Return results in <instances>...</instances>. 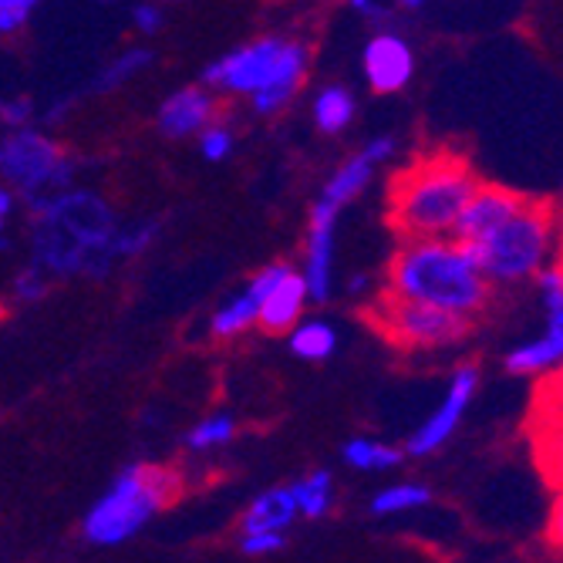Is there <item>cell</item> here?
<instances>
[{
    "label": "cell",
    "instance_id": "6da1fadb",
    "mask_svg": "<svg viewBox=\"0 0 563 563\" xmlns=\"http://www.w3.org/2000/svg\"><path fill=\"white\" fill-rule=\"evenodd\" d=\"M385 294L463 318L483 314L493 300V287L479 274L470 246L455 236L401 240L385 271Z\"/></svg>",
    "mask_w": 563,
    "mask_h": 563
},
{
    "label": "cell",
    "instance_id": "7a4b0ae2",
    "mask_svg": "<svg viewBox=\"0 0 563 563\" xmlns=\"http://www.w3.org/2000/svg\"><path fill=\"white\" fill-rule=\"evenodd\" d=\"M483 179L459 152H426L388 183V223L401 240L452 236L455 220Z\"/></svg>",
    "mask_w": 563,
    "mask_h": 563
},
{
    "label": "cell",
    "instance_id": "3957f363",
    "mask_svg": "<svg viewBox=\"0 0 563 563\" xmlns=\"http://www.w3.org/2000/svg\"><path fill=\"white\" fill-rule=\"evenodd\" d=\"M183 493V476L163 463H129L81 517L91 547H122L139 537Z\"/></svg>",
    "mask_w": 563,
    "mask_h": 563
},
{
    "label": "cell",
    "instance_id": "277c9868",
    "mask_svg": "<svg viewBox=\"0 0 563 563\" xmlns=\"http://www.w3.org/2000/svg\"><path fill=\"white\" fill-rule=\"evenodd\" d=\"M556 236V210L547 199L527 196V202L514 217H506L499 227L466 246L489 287H517L533 280L553 261Z\"/></svg>",
    "mask_w": 563,
    "mask_h": 563
},
{
    "label": "cell",
    "instance_id": "5b68a950",
    "mask_svg": "<svg viewBox=\"0 0 563 563\" xmlns=\"http://www.w3.org/2000/svg\"><path fill=\"white\" fill-rule=\"evenodd\" d=\"M81 163L44 125L0 129V183L11 186L24 210L78 183Z\"/></svg>",
    "mask_w": 563,
    "mask_h": 563
},
{
    "label": "cell",
    "instance_id": "8992f818",
    "mask_svg": "<svg viewBox=\"0 0 563 563\" xmlns=\"http://www.w3.org/2000/svg\"><path fill=\"white\" fill-rule=\"evenodd\" d=\"M372 324L398 347L405 351H435V347H452L459 341H466L473 331V318L449 314L429 303L401 300L391 294L375 297L368 307Z\"/></svg>",
    "mask_w": 563,
    "mask_h": 563
},
{
    "label": "cell",
    "instance_id": "52a82bcc",
    "mask_svg": "<svg viewBox=\"0 0 563 563\" xmlns=\"http://www.w3.org/2000/svg\"><path fill=\"white\" fill-rule=\"evenodd\" d=\"M37 210L47 213L68 236H75L88 253H95V257L109 271L119 267L115 257H112V236H115L122 220H119V213L112 207V199H106L91 186L75 183V186L55 192L51 199H44ZM27 213H34V210H27Z\"/></svg>",
    "mask_w": 563,
    "mask_h": 563
},
{
    "label": "cell",
    "instance_id": "ba28073f",
    "mask_svg": "<svg viewBox=\"0 0 563 563\" xmlns=\"http://www.w3.org/2000/svg\"><path fill=\"white\" fill-rule=\"evenodd\" d=\"M395 148H398L395 135H375V139H368L362 148H357L354 156H347V159L334 169V176L324 183V189L318 192V199H314V207H311V217H307V223H311V227H334V230H338L341 213L372 186L378 166L388 163V159L395 156Z\"/></svg>",
    "mask_w": 563,
    "mask_h": 563
},
{
    "label": "cell",
    "instance_id": "9c48e42d",
    "mask_svg": "<svg viewBox=\"0 0 563 563\" xmlns=\"http://www.w3.org/2000/svg\"><path fill=\"white\" fill-rule=\"evenodd\" d=\"M287 37L280 34H264V37H253L236 44L227 55H220L213 65L202 68V85L213 88L217 95H230V98H250L253 91H261L264 81L271 78L277 58H280V47Z\"/></svg>",
    "mask_w": 563,
    "mask_h": 563
},
{
    "label": "cell",
    "instance_id": "30bf717a",
    "mask_svg": "<svg viewBox=\"0 0 563 563\" xmlns=\"http://www.w3.org/2000/svg\"><path fill=\"white\" fill-rule=\"evenodd\" d=\"M476 391H479V368L476 365H459L452 372V378H449L445 395L439 398V405L426 416V422L412 432V439H408L405 455L422 459V455L439 452L455 435V429L463 426V419L470 412Z\"/></svg>",
    "mask_w": 563,
    "mask_h": 563
},
{
    "label": "cell",
    "instance_id": "8fae6325",
    "mask_svg": "<svg viewBox=\"0 0 563 563\" xmlns=\"http://www.w3.org/2000/svg\"><path fill=\"white\" fill-rule=\"evenodd\" d=\"M362 71L375 95L405 91L408 81L416 78V51L401 34L378 31L368 37V44L362 51Z\"/></svg>",
    "mask_w": 563,
    "mask_h": 563
},
{
    "label": "cell",
    "instance_id": "7c38bea8",
    "mask_svg": "<svg viewBox=\"0 0 563 563\" xmlns=\"http://www.w3.org/2000/svg\"><path fill=\"white\" fill-rule=\"evenodd\" d=\"M217 119H220V95L202 81L176 88L173 95L163 98V106L156 109V129H159V135H166L173 142L199 135Z\"/></svg>",
    "mask_w": 563,
    "mask_h": 563
},
{
    "label": "cell",
    "instance_id": "4fadbf2b",
    "mask_svg": "<svg viewBox=\"0 0 563 563\" xmlns=\"http://www.w3.org/2000/svg\"><path fill=\"white\" fill-rule=\"evenodd\" d=\"M267 271H271V277H267V290L261 297L257 328L264 334H287L303 318V307L311 303V297H307V284L294 264L277 261V264H267Z\"/></svg>",
    "mask_w": 563,
    "mask_h": 563
},
{
    "label": "cell",
    "instance_id": "5bb4252c",
    "mask_svg": "<svg viewBox=\"0 0 563 563\" xmlns=\"http://www.w3.org/2000/svg\"><path fill=\"white\" fill-rule=\"evenodd\" d=\"M311 75V44L307 41H297V37H287L284 47H280V58L271 71V78L264 81L261 91L250 95V106L257 115L271 119V115H280L290 101L297 98L300 85Z\"/></svg>",
    "mask_w": 563,
    "mask_h": 563
},
{
    "label": "cell",
    "instance_id": "9a60e30c",
    "mask_svg": "<svg viewBox=\"0 0 563 563\" xmlns=\"http://www.w3.org/2000/svg\"><path fill=\"white\" fill-rule=\"evenodd\" d=\"M537 466L550 486H563V382H550L530 422Z\"/></svg>",
    "mask_w": 563,
    "mask_h": 563
},
{
    "label": "cell",
    "instance_id": "2e32d148",
    "mask_svg": "<svg viewBox=\"0 0 563 563\" xmlns=\"http://www.w3.org/2000/svg\"><path fill=\"white\" fill-rule=\"evenodd\" d=\"M523 202H527V196L517 192V189L496 186V183H479L476 192L470 196V202L463 207V213H459L452 236L463 240V243H473L483 233H489L493 227H499L506 217H514Z\"/></svg>",
    "mask_w": 563,
    "mask_h": 563
},
{
    "label": "cell",
    "instance_id": "e0dca14e",
    "mask_svg": "<svg viewBox=\"0 0 563 563\" xmlns=\"http://www.w3.org/2000/svg\"><path fill=\"white\" fill-rule=\"evenodd\" d=\"M506 372L517 378L553 375L563 368V307L547 314V324L537 338L506 351Z\"/></svg>",
    "mask_w": 563,
    "mask_h": 563
},
{
    "label": "cell",
    "instance_id": "ac0fdd59",
    "mask_svg": "<svg viewBox=\"0 0 563 563\" xmlns=\"http://www.w3.org/2000/svg\"><path fill=\"white\" fill-rule=\"evenodd\" d=\"M267 277L271 271H257L253 274V280L236 290L227 303H220L213 318H210V334L217 341H233V338H243L246 331L257 328V314H261V297L267 290Z\"/></svg>",
    "mask_w": 563,
    "mask_h": 563
},
{
    "label": "cell",
    "instance_id": "d6986e66",
    "mask_svg": "<svg viewBox=\"0 0 563 563\" xmlns=\"http://www.w3.org/2000/svg\"><path fill=\"white\" fill-rule=\"evenodd\" d=\"M297 503L290 486H274L267 493H261L246 506L243 514V533H287L297 523Z\"/></svg>",
    "mask_w": 563,
    "mask_h": 563
},
{
    "label": "cell",
    "instance_id": "ffe728a7",
    "mask_svg": "<svg viewBox=\"0 0 563 563\" xmlns=\"http://www.w3.org/2000/svg\"><path fill=\"white\" fill-rule=\"evenodd\" d=\"M338 344H341V334L324 318H307V321L300 318L287 331V347L300 362H328V357H334Z\"/></svg>",
    "mask_w": 563,
    "mask_h": 563
},
{
    "label": "cell",
    "instance_id": "44dd1931",
    "mask_svg": "<svg viewBox=\"0 0 563 563\" xmlns=\"http://www.w3.org/2000/svg\"><path fill=\"white\" fill-rule=\"evenodd\" d=\"M341 459L357 473H388L405 463V449L372 435H354L341 445Z\"/></svg>",
    "mask_w": 563,
    "mask_h": 563
},
{
    "label": "cell",
    "instance_id": "7402d4cb",
    "mask_svg": "<svg viewBox=\"0 0 563 563\" xmlns=\"http://www.w3.org/2000/svg\"><path fill=\"white\" fill-rule=\"evenodd\" d=\"M152 62H156V51H152V47H142V44L125 47L122 55H115L106 68H101V71L91 78V85L85 88V95H109V91H119L122 85L135 81L145 68H152Z\"/></svg>",
    "mask_w": 563,
    "mask_h": 563
},
{
    "label": "cell",
    "instance_id": "603a6c76",
    "mask_svg": "<svg viewBox=\"0 0 563 563\" xmlns=\"http://www.w3.org/2000/svg\"><path fill=\"white\" fill-rule=\"evenodd\" d=\"M357 101L344 85H324L311 101V119L324 135H341L351 129Z\"/></svg>",
    "mask_w": 563,
    "mask_h": 563
},
{
    "label": "cell",
    "instance_id": "cb8c5ba5",
    "mask_svg": "<svg viewBox=\"0 0 563 563\" xmlns=\"http://www.w3.org/2000/svg\"><path fill=\"white\" fill-rule=\"evenodd\" d=\"M294 503H297V514L307 520H321L334 509V476L331 470H314L300 476L297 483H290Z\"/></svg>",
    "mask_w": 563,
    "mask_h": 563
},
{
    "label": "cell",
    "instance_id": "d4e9b609",
    "mask_svg": "<svg viewBox=\"0 0 563 563\" xmlns=\"http://www.w3.org/2000/svg\"><path fill=\"white\" fill-rule=\"evenodd\" d=\"M432 503V489L426 483H391L382 493L372 496V517H405V514H419Z\"/></svg>",
    "mask_w": 563,
    "mask_h": 563
},
{
    "label": "cell",
    "instance_id": "484cf974",
    "mask_svg": "<svg viewBox=\"0 0 563 563\" xmlns=\"http://www.w3.org/2000/svg\"><path fill=\"white\" fill-rule=\"evenodd\" d=\"M159 233H163V220H156V217H142V220L119 223V230L112 236V257H115V264L139 261L142 253H148L152 243L159 240Z\"/></svg>",
    "mask_w": 563,
    "mask_h": 563
},
{
    "label": "cell",
    "instance_id": "4316f807",
    "mask_svg": "<svg viewBox=\"0 0 563 563\" xmlns=\"http://www.w3.org/2000/svg\"><path fill=\"white\" fill-rule=\"evenodd\" d=\"M236 435V419L230 412H213L207 419H199L186 435H183V445L189 452H213L220 445H230Z\"/></svg>",
    "mask_w": 563,
    "mask_h": 563
},
{
    "label": "cell",
    "instance_id": "83f0119b",
    "mask_svg": "<svg viewBox=\"0 0 563 563\" xmlns=\"http://www.w3.org/2000/svg\"><path fill=\"white\" fill-rule=\"evenodd\" d=\"M196 145H199V156L207 163H227L236 148V129L227 119H217L196 135Z\"/></svg>",
    "mask_w": 563,
    "mask_h": 563
},
{
    "label": "cell",
    "instance_id": "f1b7e54d",
    "mask_svg": "<svg viewBox=\"0 0 563 563\" xmlns=\"http://www.w3.org/2000/svg\"><path fill=\"white\" fill-rule=\"evenodd\" d=\"M47 290H51V277L41 267H34V264L21 267L14 274V280H11V294L21 303H37L41 297H47Z\"/></svg>",
    "mask_w": 563,
    "mask_h": 563
},
{
    "label": "cell",
    "instance_id": "f546056e",
    "mask_svg": "<svg viewBox=\"0 0 563 563\" xmlns=\"http://www.w3.org/2000/svg\"><path fill=\"white\" fill-rule=\"evenodd\" d=\"M41 4H47V0H0V37L24 31Z\"/></svg>",
    "mask_w": 563,
    "mask_h": 563
},
{
    "label": "cell",
    "instance_id": "4dcf8cb0",
    "mask_svg": "<svg viewBox=\"0 0 563 563\" xmlns=\"http://www.w3.org/2000/svg\"><path fill=\"white\" fill-rule=\"evenodd\" d=\"M537 294H540V303H543V311H556V307H563V261H550L537 277Z\"/></svg>",
    "mask_w": 563,
    "mask_h": 563
},
{
    "label": "cell",
    "instance_id": "1f68e13d",
    "mask_svg": "<svg viewBox=\"0 0 563 563\" xmlns=\"http://www.w3.org/2000/svg\"><path fill=\"white\" fill-rule=\"evenodd\" d=\"M37 122V106L31 98H0V129H21Z\"/></svg>",
    "mask_w": 563,
    "mask_h": 563
},
{
    "label": "cell",
    "instance_id": "d6a6232c",
    "mask_svg": "<svg viewBox=\"0 0 563 563\" xmlns=\"http://www.w3.org/2000/svg\"><path fill=\"white\" fill-rule=\"evenodd\" d=\"M129 18H132L135 31H139L142 37L159 34V31H163V24H166V11H163L159 0H135L132 11H129Z\"/></svg>",
    "mask_w": 563,
    "mask_h": 563
},
{
    "label": "cell",
    "instance_id": "836d02e7",
    "mask_svg": "<svg viewBox=\"0 0 563 563\" xmlns=\"http://www.w3.org/2000/svg\"><path fill=\"white\" fill-rule=\"evenodd\" d=\"M287 533H243L240 537V550L246 556H271L277 550H284Z\"/></svg>",
    "mask_w": 563,
    "mask_h": 563
},
{
    "label": "cell",
    "instance_id": "e575fe53",
    "mask_svg": "<svg viewBox=\"0 0 563 563\" xmlns=\"http://www.w3.org/2000/svg\"><path fill=\"white\" fill-rule=\"evenodd\" d=\"M547 547L563 556V486H556L553 503H550V517H547Z\"/></svg>",
    "mask_w": 563,
    "mask_h": 563
},
{
    "label": "cell",
    "instance_id": "d590c367",
    "mask_svg": "<svg viewBox=\"0 0 563 563\" xmlns=\"http://www.w3.org/2000/svg\"><path fill=\"white\" fill-rule=\"evenodd\" d=\"M347 8L357 14V18H365L372 24H391V8L385 4V0H347Z\"/></svg>",
    "mask_w": 563,
    "mask_h": 563
},
{
    "label": "cell",
    "instance_id": "8d00e7d4",
    "mask_svg": "<svg viewBox=\"0 0 563 563\" xmlns=\"http://www.w3.org/2000/svg\"><path fill=\"white\" fill-rule=\"evenodd\" d=\"M18 207H21L18 192H14L11 186H4V183H0V233H8V223L14 220Z\"/></svg>",
    "mask_w": 563,
    "mask_h": 563
},
{
    "label": "cell",
    "instance_id": "74e56055",
    "mask_svg": "<svg viewBox=\"0 0 563 563\" xmlns=\"http://www.w3.org/2000/svg\"><path fill=\"white\" fill-rule=\"evenodd\" d=\"M365 290H368V277H365V274H354V277L347 280V294H351V297H362Z\"/></svg>",
    "mask_w": 563,
    "mask_h": 563
},
{
    "label": "cell",
    "instance_id": "f35d334b",
    "mask_svg": "<svg viewBox=\"0 0 563 563\" xmlns=\"http://www.w3.org/2000/svg\"><path fill=\"white\" fill-rule=\"evenodd\" d=\"M398 8H405V11H419V8H426L429 0H395Z\"/></svg>",
    "mask_w": 563,
    "mask_h": 563
},
{
    "label": "cell",
    "instance_id": "ab89813d",
    "mask_svg": "<svg viewBox=\"0 0 563 563\" xmlns=\"http://www.w3.org/2000/svg\"><path fill=\"white\" fill-rule=\"evenodd\" d=\"M0 250H11V236L8 233H0Z\"/></svg>",
    "mask_w": 563,
    "mask_h": 563
},
{
    "label": "cell",
    "instance_id": "60d3db41",
    "mask_svg": "<svg viewBox=\"0 0 563 563\" xmlns=\"http://www.w3.org/2000/svg\"><path fill=\"white\" fill-rule=\"evenodd\" d=\"M98 4H119V0H98Z\"/></svg>",
    "mask_w": 563,
    "mask_h": 563
},
{
    "label": "cell",
    "instance_id": "b9f144b4",
    "mask_svg": "<svg viewBox=\"0 0 563 563\" xmlns=\"http://www.w3.org/2000/svg\"><path fill=\"white\" fill-rule=\"evenodd\" d=\"M560 192H563V183H560Z\"/></svg>",
    "mask_w": 563,
    "mask_h": 563
}]
</instances>
